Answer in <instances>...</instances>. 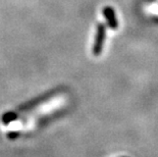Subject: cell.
<instances>
[{
  "mask_svg": "<svg viewBox=\"0 0 158 157\" xmlns=\"http://www.w3.org/2000/svg\"><path fill=\"white\" fill-rule=\"evenodd\" d=\"M105 27L104 25L100 24L97 27V32H96V37L95 41H94L93 45V54L94 55H99L102 51V47L104 44V40H105Z\"/></svg>",
  "mask_w": 158,
  "mask_h": 157,
  "instance_id": "6da1fadb",
  "label": "cell"
},
{
  "mask_svg": "<svg viewBox=\"0 0 158 157\" xmlns=\"http://www.w3.org/2000/svg\"><path fill=\"white\" fill-rule=\"evenodd\" d=\"M103 15L106 19V22L108 26L111 29H116L117 28V19L115 16V12H114L113 8H111L110 6H106L103 9Z\"/></svg>",
  "mask_w": 158,
  "mask_h": 157,
  "instance_id": "7a4b0ae2",
  "label": "cell"
}]
</instances>
